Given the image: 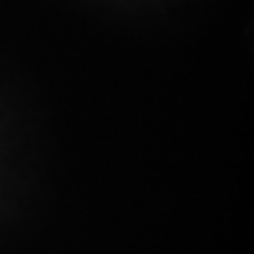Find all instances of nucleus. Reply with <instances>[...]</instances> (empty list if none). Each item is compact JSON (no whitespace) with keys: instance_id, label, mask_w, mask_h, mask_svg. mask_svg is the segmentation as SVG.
I'll return each mask as SVG.
<instances>
[]
</instances>
